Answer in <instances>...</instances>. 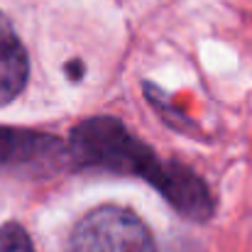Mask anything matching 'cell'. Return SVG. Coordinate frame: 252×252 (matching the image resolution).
<instances>
[{
  "mask_svg": "<svg viewBox=\"0 0 252 252\" xmlns=\"http://www.w3.org/2000/svg\"><path fill=\"white\" fill-rule=\"evenodd\" d=\"M164 252H201V250H198V245L191 243V240H174L171 245H167Z\"/></svg>",
  "mask_w": 252,
  "mask_h": 252,
  "instance_id": "obj_7",
  "label": "cell"
},
{
  "mask_svg": "<svg viewBox=\"0 0 252 252\" xmlns=\"http://www.w3.org/2000/svg\"><path fill=\"white\" fill-rule=\"evenodd\" d=\"M30 59L12 22L0 12V105L12 103L27 86Z\"/></svg>",
  "mask_w": 252,
  "mask_h": 252,
  "instance_id": "obj_4",
  "label": "cell"
},
{
  "mask_svg": "<svg viewBox=\"0 0 252 252\" xmlns=\"http://www.w3.org/2000/svg\"><path fill=\"white\" fill-rule=\"evenodd\" d=\"M147 98H150V100H152V103H155L157 108H167V103H164V100H159V95L155 93V88H152V86H150V84H147ZM159 113H162V115L167 118V120H169V123H171V125H181V127H186V125H189V123H184V120H179V118H176L174 113H171V115H169L167 110H159Z\"/></svg>",
  "mask_w": 252,
  "mask_h": 252,
  "instance_id": "obj_6",
  "label": "cell"
},
{
  "mask_svg": "<svg viewBox=\"0 0 252 252\" xmlns=\"http://www.w3.org/2000/svg\"><path fill=\"white\" fill-rule=\"evenodd\" d=\"M71 164L69 145L47 132L10 130L0 127V167L27 174V176H52L54 171Z\"/></svg>",
  "mask_w": 252,
  "mask_h": 252,
  "instance_id": "obj_3",
  "label": "cell"
},
{
  "mask_svg": "<svg viewBox=\"0 0 252 252\" xmlns=\"http://www.w3.org/2000/svg\"><path fill=\"white\" fill-rule=\"evenodd\" d=\"M0 252H37L30 235L20 223H2L0 225Z\"/></svg>",
  "mask_w": 252,
  "mask_h": 252,
  "instance_id": "obj_5",
  "label": "cell"
},
{
  "mask_svg": "<svg viewBox=\"0 0 252 252\" xmlns=\"http://www.w3.org/2000/svg\"><path fill=\"white\" fill-rule=\"evenodd\" d=\"M66 252H157V245L135 211L98 206L74 225Z\"/></svg>",
  "mask_w": 252,
  "mask_h": 252,
  "instance_id": "obj_2",
  "label": "cell"
},
{
  "mask_svg": "<svg viewBox=\"0 0 252 252\" xmlns=\"http://www.w3.org/2000/svg\"><path fill=\"white\" fill-rule=\"evenodd\" d=\"M69 155L71 164L137 176L152 184L189 220L206 223L213 216V196L206 181L179 162L162 159L118 118H91L79 123L69 137Z\"/></svg>",
  "mask_w": 252,
  "mask_h": 252,
  "instance_id": "obj_1",
  "label": "cell"
}]
</instances>
